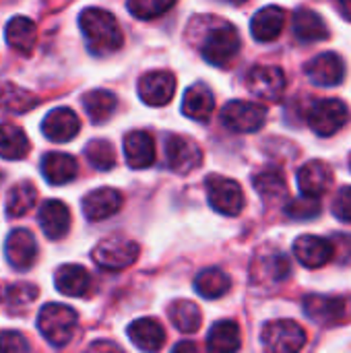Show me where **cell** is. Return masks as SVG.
<instances>
[{"label": "cell", "mask_w": 351, "mask_h": 353, "mask_svg": "<svg viewBox=\"0 0 351 353\" xmlns=\"http://www.w3.org/2000/svg\"><path fill=\"white\" fill-rule=\"evenodd\" d=\"M194 29L199 27V50L209 64L225 66L240 50V35L238 29L215 17H201L190 23Z\"/></svg>", "instance_id": "1"}, {"label": "cell", "mask_w": 351, "mask_h": 353, "mask_svg": "<svg viewBox=\"0 0 351 353\" xmlns=\"http://www.w3.org/2000/svg\"><path fill=\"white\" fill-rule=\"evenodd\" d=\"M87 50L93 56H110L122 48V31L116 17L101 8H85L79 17Z\"/></svg>", "instance_id": "2"}, {"label": "cell", "mask_w": 351, "mask_h": 353, "mask_svg": "<svg viewBox=\"0 0 351 353\" xmlns=\"http://www.w3.org/2000/svg\"><path fill=\"white\" fill-rule=\"evenodd\" d=\"M79 325V314L64 304H46L37 316V329L48 343L64 347L70 343Z\"/></svg>", "instance_id": "3"}, {"label": "cell", "mask_w": 351, "mask_h": 353, "mask_svg": "<svg viewBox=\"0 0 351 353\" xmlns=\"http://www.w3.org/2000/svg\"><path fill=\"white\" fill-rule=\"evenodd\" d=\"M306 339V331L296 321L288 319L267 323L261 333L265 353H300Z\"/></svg>", "instance_id": "4"}, {"label": "cell", "mask_w": 351, "mask_h": 353, "mask_svg": "<svg viewBox=\"0 0 351 353\" xmlns=\"http://www.w3.org/2000/svg\"><path fill=\"white\" fill-rule=\"evenodd\" d=\"M306 120H308V126L319 137H333L335 132H339L348 124L350 110H348V105L341 99L325 97V99L314 101L308 108Z\"/></svg>", "instance_id": "5"}, {"label": "cell", "mask_w": 351, "mask_h": 353, "mask_svg": "<svg viewBox=\"0 0 351 353\" xmlns=\"http://www.w3.org/2000/svg\"><path fill=\"white\" fill-rule=\"evenodd\" d=\"M265 120H267V110L257 101L234 99V101L225 103L221 110L223 126L230 128L232 132H240V134H250V132L261 130Z\"/></svg>", "instance_id": "6"}, {"label": "cell", "mask_w": 351, "mask_h": 353, "mask_svg": "<svg viewBox=\"0 0 351 353\" xmlns=\"http://www.w3.org/2000/svg\"><path fill=\"white\" fill-rule=\"evenodd\" d=\"M207 196L211 207L228 217H236L244 209V192L240 184L225 176H209L207 182Z\"/></svg>", "instance_id": "7"}, {"label": "cell", "mask_w": 351, "mask_h": 353, "mask_svg": "<svg viewBox=\"0 0 351 353\" xmlns=\"http://www.w3.org/2000/svg\"><path fill=\"white\" fill-rule=\"evenodd\" d=\"M139 259V246L122 236H112L99 242L93 250V261L108 271H120L130 267Z\"/></svg>", "instance_id": "8"}, {"label": "cell", "mask_w": 351, "mask_h": 353, "mask_svg": "<svg viewBox=\"0 0 351 353\" xmlns=\"http://www.w3.org/2000/svg\"><path fill=\"white\" fill-rule=\"evenodd\" d=\"M203 161L201 147L182 134H170L166 139V163L176 174H190Z\"/></svg>", "instance_id": "9"}, {"label": "cell", "mask_w": 351, "mask_h": 353, "mask_svg": "<svg viewBox=\"0 0 351 353\" xmlns=\"http://www.w3.org/2000/svg\"><path fill=\"white\" fill-rule=\"evenodd\" d=\"M246 83L250 93L265 101H279L285 91V74L279 66H254L248 72Z\"/></svg>", "instance_id": "10"}, {"label": "cell", "mask_w": 351, "mask_h": 353, "mask_svg": "<svg viewBox=\"0 0 351 353\" xmlns=\"http://www.w3.org/2000/svg\"><path fill=\"white\" fill-rule=\"evenodd\" d=\"M139 97L153 108H161L172 101L176 93V77L170 70H153L139 79Z\"/></svg>", "instance_id": "11"}, {"label": "cell", "mask_w": 351, "mask_h": 353, "mask_svg": "<svg viewBox=\"0 0 351 353\" xmlns=\"http://www.w3.org/2000/svg\"><path fill=\"white\" fill-rule=\"evenodd\" d=\"M4 254L12 269L27 271L37 259V242L27 230H12L4 242Z\"/></svg>", "instance_id": "12"}, {"label": "cell", "mask_w": 351, "mask_h": 353, "mask_svg": "<svg viewBox=\"0 0 351 353\" xmlns=\"http://www.w3.org/2000/svg\"><path fill=\"white\" fill-rule=\"evenodd\" d=\"M331 184H333V170L321 159H312L298 170V188L302 196L319 201V196H323Z\"/></svg>", "instance_id": "13"}, {"label": "cell", "mask_w": 351, "mask_h": 353, "mask_svg": "<svg viewBox=\"0 0 351 353\" xmlns=\"http://www.w3.org/2000/svg\"><path fill=\"white\" fill-rule=\"evenodd\" d=\"M306 77L319 87H335L345 77L343 60L335 52L319 54L306 64Z\"/></svg>", "instance_id": "14"}, {"label": "cell", "mask_w": 351, "mask_h": 353, "mask_svg": "<svg viewBox=\"0 0 351 353\" xmlns=\"http://www.w3.org/2000/svg\"><path fill=\"white\" fill-rule=\"evenodd\" d=\"M79 130H81V120L68 108L52 110L41 122V132L46 134V139H50L54 143H66V141L74 139L79 134Z\"/></svg>", "instance_id": "15"}, {"label": "cell", "mask_w": 351, "mask_h": 353, "mask_svg": "<svg viewBox=\"0 0 351 353\" xmlns=\"http://www.w3.org/2000/svg\"><path fill=\"white\" fill-rule=\"evenodd\" d=\"M294 254L306 269H321L333 259V246L319 236H300L294 242Z\"/></svg>", "instance_id": "16"}, {"label": "cell", "mask_w": 351, "mask_h": 353, "mask_svg": "<svg viewBox=\"0 0 351 353\" xmlns=\"http://www.w3.org/2000/svg\"><path fill=\"white\" fill-rule=\"evenodd\" d=\"M124 157L132 170H145L155 161V143L147 130H132L124 137Z\"/></svg>", "instance_id": "17"}, {"label": "cell", "mask_w": 351, "mask_h": 353, "mask_svg": "<svg viewBox=\"0 0 351 353\" xmlns=\"http://www.w3.org/2000/svg\"><path fill=\"white\" fill-rule=\"evenodd\" d=\"M122 207V194L114 188H97L83 199V213L89 221H101L116 215Z\"/></svg>", "instance_id": "18"}, {"label": "cell", "mask_w": 351, "mask_h": 353, "mask_svg": "<svg viewBox=\"0 0 351 353\" xmlns=\"http://www.w3.org/2000/svg\"><path fill=\"white\" fill-rule=\"evenodd\" d=\"M37 221H39V228L43 230V234L50 240H60V238H64L68 234L70 211H68V207L62 201H54L52 199V201H46L39 207Z\"/></svg>", "instance_id": "19"}, {"label": "cell", "mask_w": 351, "mask_h": 353, "mask_svg": "<svg viewBox=\"0 0 351 353\" xmlns=\"http://www.w3.org/2000/svg\"><path fill=\"white\" fill-rule=\"evenodd\" d=\"M345 300L335 296H306L304 298V310L306 316H310L319 325H335L345 314Z\"/></svg>", "instance_id": "20"}, {"label": "cell", "mask_w": 351, "mask_h": 353, "mask_svg": "<svg viewBox=\"0 0 351 353\" xmlns=\"http://www.w3.org/2000/svg\"><path fill=\"white\" fill-rule=\"evenodd\" d=\"M130 341L145 353H157L166 343V331L155 319H139L128 327Z\"/></svg>", "instance_id": "21"}, {"label": "cell", "mask_w": 351, "mask_h": 353, "mask_svg": "<svg viewBox=\"0 0 351 353\" xmlns=\"http://www.w3.org/2000/svg\"><path fill=\"white\" fill-rule=\"evenodd\" d=\"M283 27H285V10L279 6H265L250 21V31L257 41L277 39Z\"/></svg>", "instance_id": "22"}, {"label": "cell", "mask_w": 351, "mask_h": 353, "mask_svg": "<svg viewBox=\"0 0 351 353\" xmlns=\"http://www.w3.org/2000/svg\"><path fill=\"white\" fill-rule=\"evenodd\" d=\"M213 110H215V97L205 83H197L186 89L184 101H182L184 116H188L190 120H197V122H207L211 118Z\"/></svg>", "instance_id": "23"}, {"label": "cell", "mask_w": 351, "mask_h": 353, "mask_svg": "<svg viewBox=\"0 0 351 353\" xmlns=\"http://www.w3.org/2000/svg\"><path fill=\"white\" fill-rule=\"evenodd\" d=\"M56 290L70 298H83L91 290V275L81 265H62L56 271Z\"/></svg>", "instance_id": "24"}, {"label": "cell", "mask_w": 351, "mask_h": 353, "mask_svg": "<svg viewBox=\"0 0 351 353\" xmlns=\"http://www.w3.org/2000/svg\"><path fill=\"white\" fill-rule=\"evenodd\" d=\"M41 174L50 184H66L77 178L79 163L68 153H46L41 159Z\"/></svg>", "instance_id": "25"}, {"label": "cell", "mask_w": 351, "mask_h": 353, "mask_svg": "<svg viewBox=\"0 0 351 353\" xmlns=\"http://www.w3.org/2000/svg\"><path fill=\"white\" fill-rule=\"evenodd\" d=\"M242 345L240 327L234 321H219L207 335L209 353H236Z\"/></svg>", "instance_id": "26"}, {"label": "cell", "mask_w": 351, "mask_h": 353, "mask_svg": "<svg viewBox=\"0 0 351 353\" xmlns=\"http://www.w3.org/2000/svg\"><path fill=\"white\" fill-rule=\"evenodd\" d=\"M4 35H6V43L14 52H21V54H29L33 50L35 41H37L35 23L31 19H27V17H12L6 23Z\"/></svg>", "instance_id": "27"}, {"label": "cell", "mask_w": 351, "mask_h": 353, "mask_svg": "<svg viewBox=\"0 0 351 353\" xmlns=\"http://www.w3.org/2000/svg\"><path fill=\"white\" fill-rule=\"evenodd\" d=\"M294 33L300 41H323L329 37L325 21L312 8H298L294 12Z\"/></svg>", "instance_id": "28"}, {"label": "cell", "mask_w": 351, "mask_h": 353, "mask_svg": "<svg viewBox=\"0 0 351 353\" xmlns=\"http://www.w3.org/2000/svg\"><path fill=\"white\" fill-rule=\"evenodd\" d=\"M290 275V261L281 252H271L254 261L252 265V281H269L277 283Z\"/></svg>", "instance_id": "29"}, {"label": "cell", "mask_w": 351, "mask_h": 353, "mask_svg": "<svg viewBox=\"0 0 351 353\" xmlns=\"http://www.w3.org/2000/svg\"><path fill=\"white\" fill-rule=\"evenodd\" d=\"M116 105H118V99L108 89H93L89 93H85V97H83V108L93 124L106 122L114 114Z\"/></svg>", "instance_id": "30"}, {"label": "cell", "mask_w": 351, "mask_h": 353, "mask_svg": "<svg viewBox=\"0 0 351 353\" xmlns=\"http://www.w3.org/2000/svg\"><path fill=\"white\" fill-rule=\"evenodd\" d=\"M252 186L254 190L265 199V201H279L288 196V184H285V176L279 168H267L263 172H259L252 178Z\"/></svg>", "instance_id": "31"}, {"label": "cell", "mask_w": 351, "mask_h": 353, "mask_svg": "<svg viewBox=\"0 0 351 353\" xmlns=\"http://www.w3.org/2000/svg\"><path fill=\"white\" fill-rule=\"evenodd\" d=\"M232 288V281L230 277L217 269V267H209L205 271H201L194 279V290L197 294H201L203 298L207 300H215V298H221L230 292Z\"/></svg>", "instance_id": "32"}, {"label": "cell", "mask_w": 351, "mask_h": 353, "mask_svg": "<svg viewBox=\"0 0 351 353\" xmlns=\"http://www.w3.org/2000/svg\"><path fill=\"white\" fill-rule=\"evenodd\" d=\"M37 298V288L31 283H2L0 285V304L8 312L25 310Z\"/></svg>", "instance_id": "33"}, {"label": "cell", "mask_w": 351, "mask_h": 353, "mask_svg": "<svg viewBox=\"0 0 351 353\" xmlns=\"http://www.w3.org/2000/svg\"><path fill=\"white\" fill-rule=\"evenodd\" d=\"M172 325L182 333H197L203 325V314L199 306L190 300H178L168 310Z\"/></svg>", "instance_id": "34"}, {"label": "cell", "mask_w": 351, "mask_h": 353, "mask_svg": "<svg viewBox=\"0 0 351 353\" xmlns=\"http://www.w3.org/2000/svg\"><path fill=\"white\" fill-rule=\"evenodd\" d=\"M37 201V190L31 182H19L17 186H12L6 194V215L10 219L14 217H23L27 211H31L35 207Z\"/></svg>", "instance_id": "35"}, {"label": "cell", "mask_w": 351, "mask_h": 353, "mask_svg": "<svg viewBox=\"0 0 351 353\" xmlns=\"http://www.w3.org/2000/svg\"><path fill=\"white\" fill-rule=\"evenodd\" d=\"M29 153V141L25 132L14 124H0V157L23 159Z\"/></svg>", "instance_id": "36"}, {"label": "cell", "mask_w": 351, "mask_h": 353, "mask_svg": "<svg viewBox=\"0 0 351 353\" xmlns=\"http://www.w3.org/2000/svg\"><path fill=\"white\" fill-rule=\"evenodd\" d=\"M85 157L95 170H101V172H108L116 165V149L110 141H103V139H95L87 143Z\"/></svg>", "instance_id": "37"}, {"label": "cell", "mask_w": 351, "mask_h": 353, "mask_svg": "<svg viewBox=\"0 0 351 353\" xmlns=\"http://www.w3.org/2000/svg\"><path fill=\"white\" fill-rule=\"evenodd\" d=\"M39 103V99L19 87H12V85H6L2 91H0V105L10 110V112H27L31 108H35Z\"/></svg>", "instance_id": "38"}, {"label": "cell", "mask_w": 351, "mask_h": 353, "mask_svg": "<svg viewBox=\"0 0 351 353\" xmlns=\"http://www.w3.org/2000/svg\"><path fill=\"white\" fill-rule=\"evenodd\" d=\"M319 213H321V203L317 199L300 196V199L288 201V205H285V215L296 221L314 219V217H319Z\"/></svg>", "instance_id": "39"}, {"label": "cell", "mask_w": 351, "mask_h": 353, "mask_svg": "<svg viewBox=\"0 0 351 353\" xmlns=\"http://www.w3.org/2000/svg\"><path fill=\"white\" fill-rule=\"evenodd\" d=\"M174 6V2H163V0H130L126 8L139 17V19H155L163 12H168Z\"/></svg>", "instance_id": "40"}, {"label": "cell", "mask_w": 351, "mask_h": 353, "mask_svg": "<svg viewBox=\"0 0 351 353\" xmlns=\"http://www.w3.org/2000/svg\"><path fill=\"white\" fill-rule=\"evenodd\" d=\"M0 353H31V347L21 333L4 331L0 335Z\"/></svg>", "instance_id": "41"}, {"label": "cell", "mask_w": 351, "mask_h": 353, "mask_svg": "<svg viewBox=\"0 0 351 353\" xmlns=\"http://www.w3.org/2000/svg\"><path fill=\"white\" fill-rule=\"evenodd\" d=\"M333 215L345 223H351V186H343L333 199Z\"/></svg>", "instance_id": "42"}, {"label": "cell", "mask_w": 351, "mask_h": 353, "mask_svg": "<svg viewBox=\"0 0 351 353\" xmlns=\"http://www.w3.org/2000/svg\"><path fill=\"white\" fill-rule=\"evenodd\" d=\"M85 353H124L118 345H114L112 341H97V343H93L89 350Z\"/></svg>", "instance_id": "43"}, {"label": "cell", "mask_w": 351, "mask_h": 353, "mask_svg": "<svg viewBox=\"0 0 351 353\" xmlns=\"http://www.w3.org/2000/svg\"><path fill=\"white\" fill-rule=\"evenodd\" d=\"M172 353H199V347L190 341H182L172 350Z\"/></svg>", "instance_id": "44"}, {"label": "cell", "mask_w": 351, "mask_h": 353, "mask_svg": "<svg viewBox=\"0 0 351 353\" xmlns=\"http://www.w3.org/2000/svg\"><path fill=\"white\" fill-rule=\"evenodd\" d=\"M339 10L343 12V17H345V19H350L351 21V0L341 2V4H339Z\"/></svg>", "instance_id": "45"}, {"label": "cell", "mask_w": 351, "mask_h": 353, "mask_svg": "<svg viewBox=\"0 0 351 353\" xmlns=\"http://www.w3.org/2000/svg\"><path fill=\"white\" fill-rule=\"evenodd\" d=\"M350 168H351V155H350Z\"/></svg>", "instance_id": "46"}]
</instances>
